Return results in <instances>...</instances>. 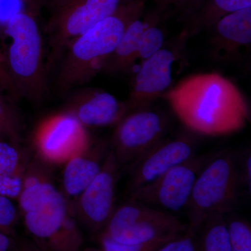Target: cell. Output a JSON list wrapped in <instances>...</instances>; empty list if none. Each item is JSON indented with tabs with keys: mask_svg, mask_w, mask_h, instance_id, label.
<instances>
[{
	"mask_svg": "<svg viewBox=\"0 0 251 251\" xmlns=\"http://www.w3.org/2000/svg\"><path fill=\"white\" fill-rule=\"evenodd\" d=\"M162 98L188 130L204 136L233 134L250 121L244 94L232 81L217 73L188 75Z\"/></svg>",
	"mask_w": 251,
	"mask_h": 251,
	"instance_id": "cell-1",
	"label": "cell"
},
{
	"mask_svg": "<svg viewBox=\"0 0 251 251\" xmlns=\"http://www.w3.org/2000/svg\"><path fill=\"white\" fill-rule=\"evenodd\" d=\"M9 44L2 48L4 77L1 87L13 99L39 103L49 93L44 40L34 13L21 10L5 24Z\"/></svg>",
	"mask_w": 251,
	"mask_h": 251,
	"instance_id": "cell-2",
	"label": "cell"
},
{
	"mask_svg": "<svg viewBox=\"0 0 251 251\" xmlns=\"http://www.w3.org/2000/svg\"><path fill=\"white\" fill-rule=\"evenodd\" d=\"M145 7V0H134L75 38L59 60V88L69 90L85 85L101 72L128 25L143 15Z\"/></svg>",
	"mask_w": 251,
	"mask_h": 251,
	"instance_id": "cell-3",
	"label": "cell"
},
{
	"mask_svg": "<svg viewBox=\"0 0 251 251\" xmlns=\"http://www.w3.org/2000/svg\"><path fill=\"white\" fill-rule=\"evenodd\" d=\"M240 184L237 153L229 150L215 151L195 181L186 209L188 232L197 234L212 214L232 213L237 206Z\"/></svg>",
	"mask_w": 251,
	"mask_h": 251,
	"instance_id": "cell-4",
	"label": "cell"
},
{
	"mask_svg": "<svg viewBox=\"0 0 251 251\" xmlns=\"http://www.w3.org/2000/svg\"><path fill=\"white\" fill-rule=\"evenodd\" d=\"M187 223L170 214L130 200L115 208L103 234L123 244L174 239L186 233Z\"/></svg>",
	"mask_w": 251,
	"mask_h": 251,
	"instance_id": "cell-5",
	"label": "cell"
},
{
	"mask_svg": "<svg viewBox=\"0 0 251 251\" xmlns=\"http://www.w3.org/2000/svg\"><path fill=\"white\" fill-rule=\"evenodd\" d=\"M134 0H67L54 8L47 25L49 72L75 38Z\"/></svg>",
	"mask_w": 251,
	"mask_h": 251,
	"instance_id": "cell-6",
	"label": "cell"
},
{
	"mask_svg": "<svg viewBox=\"0 0 251 251\" xmlns=\"http://www.w3.org/2000/svg\"><path fill=\"white\" fill-rule=\"evenodd\" d=\"M214 152L195 155L130 193V200L170 214L186 210L195 181Z\"/></svg>",
	"mask_w": 251,
	"mask_h": 251,
	"instance_id": "cell-7",
	"label": "cell"
},
{
	"mask_svg": "<svg viewBox=\"0 0 251 251\" xmlns=\"http://www.w3.org/2000/svg\"><path fill=\"white\" fill-rule=\"evenodd\" d=\"M169 122L151 105L133 109L117 123L112 150L120 166H131L142 155L164 139Z\"/></svg>",
	"mask_w": 251,
	"mask_h": 251,
	"instance_id": "cell-8",
	"label": "cell"
},
{
	"mask_svg": "<svg viewBox=\"0 0 251 251\" xmlns=\"http://www.w3.org/2000/svg\"><path fill=\"white\" fill-rule=\"evenodd\" d=\"M187 41L179 34L174 42L165 44L137 69L125 100L129 111L151 105L173 87L174 67Z\"/></svg>",
	"mask_w": 251,
	"mask_h": 251,
	"instance_id": "cell-9",
	"label": "cell"
},
{
	"mask_svg": "<svg viewBox=\"0 0 251 251\" xmlns=\"http://www.w3.org/2000/svg\"><path fill=\"white\" fill-rule=\"evenodd\" d=\"M35 143L41 158L50 163L67 162L92 145L85 127L67 110L41 123Z\"/></svg>",
	"mask_w": 251,
	"mask_h": 251,
	"instance_id": "cell-10",
	"label": "cell"
},
{
	"mask_svg": "<svg viewBox=\"0 0 251 251\" xmlns=\"http://www.w3.org/2000/svg\"><path fill=\"white\" fill-rule=\"evenodd\" d=\"M120 167L110 150L100 173L79 196L81 221L90 232L98 235L105 229L115 209Z\"/></svg>",
	"mask_w": 251,
	"mask_h": 251,
	"instance_id": "cell-11",
	"label": "cell"
},
{
	"mask_svg": "<svg viewBox=\"0 0 251 251\" xmlns=\"http://www.w3.org/2000/svg\"><path fill=\"white\" fill-rule=\"evenodd\" d=\"M196 155V143L191 137L162 140L131 165L129 193L158 179L174 167Z\"/></svg>",
	"mask_w": 251,
	"mask_h": 251,
	"instance_id": "cell-12",
	"label": "cell"
},
{
	"mask_svg": "<svg viewBox=\"0 0 251 251\" xmlns=\"http://www.w3.org/2000/svg\"><path fill=\"white\" fill-rule=\"evenodd\" d=\"M211 29L209 54L214 62L231 64L243 58L251 44V7L231 13Z\"/></svg>",
	"mask_w": 251,
	"mask_h": 251,
	"instance_id": "cell-13",
	"label": "cell"
},
{
	"mask_svg": "<svg viewBox=\"0 0 251 251\" xmlns=\"http://www.w3.org/2000/svg\"><path fill=\"white\" fill-rule=\"evenodd\" d=\"M67 111L87 128L117 125L129 110L126 101L106 91L85 88L70 97Z\"/></svg>",
	"mask_w": 251,
	"mask_h": 251,
	"instance_id": "cell-14",
	"label": "cell"
},
{
	"mask_svg": "<svg viewBox=\"0 0 251 251\" xmlns=\"http://www.w3.org/2000/svg\"><path fill=\"white\" fill-rule=\"evenodd\" d=\"M110 150L104 142L91 145L84 152L67 162L63 175V186L70 197L80 196L101 170Z\"/></svg>",
	"mask_w": 251,
	"mask_h": 251,
	"instance_id": "cell-15",
	"label": "cell"
},
{
	"mask_svg": "<svg viewBox=\"0 0 251 251\" xmlns=\"http://www.w3.org/2000/svg\"><path fill=\"white\" fill-rule=\"evenodd\" d=\"M69 214L65 197L59 191L41 209L24 214L25 226L36 245L45 250L62 228Z\"/></svg>",
	"mask_w": 251,
	"mask_h": 251,
	"instance_id": "cell-16",
	"label": "cell"
},
{
	"mask_svg": "<svg viewBox=\"0 0 251 251\" xmlns=\"http://www.w3.org/2000/svg\"><path fill=\"white\" fill-rule=\"evenodd\" d=\"M248 7H251V0H204L185 20L184 29L179 35L188 40L201 31L211 29L227 15Z\"/></svg>",
	"mask_w": 251,
	"mask_h": 251,
	"instance_id": "cell-17",
	"label": "cell"
},
{
	"mask_svg": "<svg viewBox=\"0 0 251 251\" xmlns=\"http://www.w3.org/2000/svg\"><path fill=\"white\" fill-rule=\"evenodd\" d=\"M146 23V17L142 15L128 25L116 48L105 61L101 72L120 74L134 69L140 38Z\"/></svg>",
	"mask_w": 251,
	"mask_h": 251,
	"instance_id": "cell-18",
	"label": "cell"
},
{
	"mask_svg": "<svg viewBox=\"0 0 251 251\" xmlns=\"http://www.w3.org/2000/svg\"><path fill=\"white\" fill-rule=\"evenodd\" d=\"M18 143L0 141V195L17 199L27 166Z\"/></svg>",
	"mask_w": 251,
	"mask_h": 251,
	"instance_id": "cell-19",
	"label": "cell"
},
{
	"mask_svg": "<svg viewBox=\"0 0 251 251\" xmlns=\"http://www.w3.org/2000/svg\"><path fill=\"white\" fill-rule=\"evenodd\" d=\"M196 251H231L225 214H212L203 223L197 233Z\"/></svg>",
	"mask_w": 251,
	"mask_h": 251,
	"instance_id": "cell-20",
	"label": "cell"
},
{
	"mask_svg": "<svg viewBox=\"0 0 251 251\" xmlns=\"http://www.w3.org/2000/svg\"><path fill=\"white\" fill-rule=\"evenodd\" d=\"M169 14L170 12L161 13L156 10L153 14L147 16L146 26L140 38L135 58V66L138 64L137 69L166 44V32L161 21Z\"/></svg>",
	"mask_w": 251,
	"mask_h": 251,
	"instance_id": "cell-21",
	"label": "cell"
},
{
	"mask_svg": "<svg viewBox=\"0 0 251 251\" xmlns=\"http://www.w3.org/2000/svg\"><path fill=\"white\" fill-rule=\"evenodd\" d=\"M23 122L14 99L0 87V141L18 143Z\"/></svg>",
	"mask_w": 251,
	"mask_h": 251,
	"instance_id": "cell-22",
	"label": "cell"
},
{
	"mask_svg": "<svg viewBox=\"0 0 251 251\" xmlns=\"http://www.w3.org/2000/svg\"><path fill=\"white\" fill-rule=\"evenodd\" d=\"M58 192L55 186L49 181L23 188L18 198L20 207L24 214L35 211L46 205Z\"/></svg>",
	"mask_w": 251,
	"mask_h": 251,
	"instance_id": "cell-23",
	"label": "cell"
},
{
	"mask_svg": "<svg viewBox=\"0 0 251 251\" xmlns=\"http://www.w3.org/2000/svg\"><path fill=\"white\" fill-rule=\"evenodd\" d=\"M231 251H251V225L243 218L226 215Z\"/></svg>",
	"mask_w": 251,
	"mask_h": 251,
	"instance_id": "cell-24",
	"label": "cell"
},
{
	"mask_svg": "<svg viewBox=\"0 0 251 251\" xmlns=\"http://www.w3.org/2000/svg\"><path fill=\"white\" fill-rule=\"evenodd\" d=\"M98 236L99 248L103 251H156L166 243L173 239H161L141 244H123L115 242L103 234Z\"/></svg>",
	"mask_w": 251,
	"mask_h": 251,
	"instance_id": "cell-25",
	"label": "cell"
},
{
	"mask_svg": "<svg viewBox=\"0 0 251 251\" xmlns=\"http://www.w3.org/2000/svg\"><path fill=\"white\" fill-rule=\"evenodd\" d=\"M17 221V209L12 200L0 195V232L14 237V227Z\"/></svg>",
	"mask_w": 251,
	"mask_h": 251,
	"instance_id": "cell-26",
	"label": "cell"
},
{
	"mask_svg": "<svg viewBox=\"0 0 251 251\" xmlns=\"http://www.w3.org/2000/svg\"><path fill=\"white\" fill-rule=\"evenodd\" d=\"M197 234L187 232L166 243L156 251H196Z\"/></svg>",
	"mask_w": 251,
	"mask_h": 251,
	"instance_id": "cell-27",
	"label": "cell"
},
{
	"mask_svg": "<svg viewBox=\"0 0 251 251\" xmlns=\"http://www.w3.org/2000/svg\"><path fill=\"white\" fill-rule=\"evenodd\" d=\"M20 11L18 0H0V22L6 24L10 18Z\"/></svg>",
	"mask_w": 251,
	"mask_h": 251,
	"instance_id": "cell-28",
	"label": "cell"
},
{
	"mask_svg": "<svg viewBox=\"0 0 251 251\" xmlns=\"http://www.w3.org/2000/svg\"><path fill=\"white\" fill-rule=\"evenodd\" d=\"M243 164L242 173L240 175V181L244 184V187L247 188V193L249 196L251 192V152H247L244 158ZM240 172V171H239Z\"/></svg>",
	"mask_w": 251,
	"mask_h": 251,
	"instance_id": "cell-29",
	"label": "cell"
},
{
	"mask_svg": "<svg viewBox=\"0 0 251 251\" xmlns=\"http://www.w3.org/2000/svg\"><path fill=\"white\" fill-rule=\"evenodd\" d=\"M204 0H187L185 3L184 7L180 11V17L181 19L186 20L191 14L198 9L200 6L202 4Z\"/></svg>",
	"mask_w": 251,
	"mask_h": 251,
	"instance_id": "cell-30",
	"label": "cell"
},
{
	"mask_svg": "<svg viewBox=\"0 0 251 251\" xmlns=\"http://www.w3.org/2000/svg\"><path fill=\"white\" fill-rule=\"evenodd\" d=\"M16 247L14 237L0 232V251H16Z\"/></svg>",
	"mask_w": 251,
	"mask_h": 251,
	"instance_id": "cell-31",
	"label": "cell"
},
{
	"mask_svg": "<svg viewBox=\"0 0 251 251\" xmlns=\"http://www.w3.org/2000/svg\"><path fill=\"white\" fill-rule=\"evenodd\" d=\"M16 251H44L34 242L23 241L17 244Z\"/></svg>",
	"mask_w": 251,
	"mask_h": 251,
	"instance_id": "cell-32",
	"label": "cell"
},
{
	"mask_svg": "<svg viewBox=\"0 0 251 251\" xmlns=\"http://www.w3.org/2000/svg\"><path fill=\"white\" fill-rule=\"evenodd\" d=\"M156 5V11L161 13L170 12L171 0H154Z\"/></svg>",
	"mask_w": 251,
	"mask_h": 251,
	"instance_id": "cell-33",
	"label": "cell"
},
{
	"mask_svg": "<svg viewBox=\"0 0 251 251\" xmlns=\"http://www.w3.org/2000/svg\"><path fill=\"white\" fill-rule=\"evenodd\" d=\"M34 1V4H44L47 6H52V9L58 6L59 5L62 4V3L65 2L67 0H31Z\"/></svg>",
	"mask_w": 251,
	"mask_h": 251,
	"instance_id": "cell-34",
	"label": "cell"
},
{
	"mask_svg": "<svg viewBox=\"0 0 251 251\" xmlns=\"http://www.w3.org/2000/svg\"><path fill=\"white\" fill-rule=\"evenodd\" d=\"M187 0H171V8H175L178 12H180L184 7L185 3Z\"/></svg>",
	"mask_w": 251,
	"mask_h": 251,
	"instance_id": "cell-35",
	"label": "cell"
},
{
	"mask_svg": "<svg viewBox=\"0 0 251 251\" xmlns=\"http://www.w3.org/2000/svg\"><path fill=\"white\" fill-rule=\"evenodd\" d=\"M3 68H4V58H3L2 46L0 43V80L3 77Z\"/></svg>",
	"mask_w": 251,
	"mask_h": 251,
	"instance_id": "cell-36",
	"label": "cell"
},
{
	"mask_svg": "<svg viewBox=\"0 0 251 251\" xmlns=\"http://www.w3.org/2000/svg\"><path fill=\"white\" fill-rule=\"evenodd\" d=\"M81 251H103L99 247H90L87 248V249H84V250Z\"/></svg>",
	"mask_w": 251,
	"mask_h": 251,
	"instance_id": "cell-37",
	"label": "cell"
}]
</instances>
